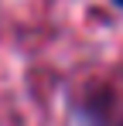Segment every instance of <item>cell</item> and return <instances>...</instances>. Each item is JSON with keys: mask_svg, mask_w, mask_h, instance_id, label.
Segmentation results:
<instances>
[{"mask_svg": "<svg viewBox=\"0 0 123 126\" xmlns=\"http://www.w3.org/2000/svg\"><path fill=\"white\" fill-rule=\"evenodd\" d=\"M116 3H120V7H123V0H116Z\"/></svg>", "mask_w": 123, "mask_h": 126, "instance_id": "1", "label": "cell"}]
</instances>
